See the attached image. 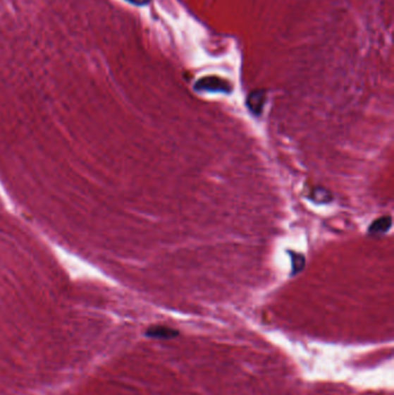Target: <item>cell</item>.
Here are the masks:
<instances>
[{
    "instance_id": "cell-1",
    "label": "cell",
    "mask_w": 394,
    "mask_h": 395,
    "mask_svg": "<svg viewBox=\"0 0 394 395\" xmlns=\"http://www.w3.org/2000/svg\"><path fill=\"white\" fill-rule=\"evenodd\" d=\"M195 90L213 92H230L233 88L230 83L221 78L206 77L197 81Z\"/></svg>"
},
{
    "instance_id": "cell-2",
    "label": "cell",
    "mask_w": 394,
    "mask_h": 395,
    "mask_svg": "<svg viewBox=\"0 0 394 395\" xmlns=\"http://www.w3.org/2000/svg\"><path fill=\"white\" fill-rule=\"evenodd\" d=\"M265 102H266V92L264 90H254L247 96V106L254 115H261Z\"/></svg>"
},
{
    "instance_id": "cell-3",
    "label": "cell",
    "mask_w": 394,
    "mask_h": 395,
    "mask_svg": "<svg viewBox=\"0 0 394 395\" xmlns=\"http://www.w3.org/2000/svg\"><path fill=\"white\" fill-rule=\"evenodd\" d=\"M392 228V217H381L374 221L369 226L368 233L371 236H383Z\"/></svg>"
},
{
    "instance_id": "cell-4",
    "label": "cell",
    "mask_w": 394,
    "mask_h": 395,
    "mask_svg": "<svg viewBox=\"0 0 394 395\" xmlns=\"http://www.w3.org/2000/svg\"><path fill=\"white\" fill-rule=\"evenodd\" d=\"M148 336L156 339H170L177 335V331L166 326H153L147 331Z\"/></svg>"
},
{
    "instance_id": "cell-5",
    "label": "cell",
    "mask_w": 394,
    "mask_h": 395,
    "mask_svg": "<svg viewBox=\"0 0 394 395\" xmlns=\"http://www.w3.org/2000/svg\"><path fill=\"white\" fill-rule=\"evenodd\" d=\"M293 262V274L295 275L303 271L305 266V257L297 252H290Z\"/></svg>"
},
{
    "instance_id": "cell-6",
    "label": "cell",
    "mask_w": 394,
    "mask_h": 395,
    "mask_svg": "<svg viewBox=\"0 0 394 395\" xmlns=\"http://www.w3.org/2000/svg\"><path fill=\"white\" fill-rule=\"evenodd\" d=\"M312 200L316 201L317 204H326L331 200V193L324 188H314Z\"/></svg>"
},
{
    "instance_id": "cell-7",
    "label": "cell",
    "mask_w": 394,
    "mask_h": 395,
    "mask_svg": "<svg viewBox=\"0 0 394 395\" xmlns=\"http://www.w3.org/2000/svg\"><path fill=\"white\" fill-rule=\"evenodd\" d=\"M128 3L135 5V6H146L148 4L151 3L152 0H126Z\"/></svg>"
}]
</instances>
